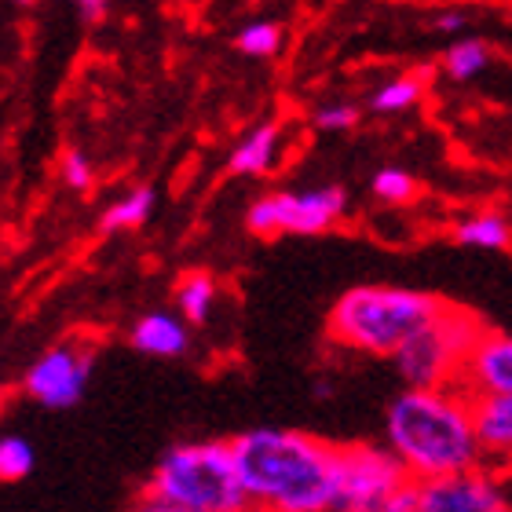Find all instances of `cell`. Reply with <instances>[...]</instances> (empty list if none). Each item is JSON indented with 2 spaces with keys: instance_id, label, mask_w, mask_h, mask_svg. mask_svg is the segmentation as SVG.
<instances>
[{
  "instance_id": "obj_1",
  "label": "cell",
  "mask_w": 512,
  "mask_h": 512,
  "mask_svg": "<svg viewBox=\"0 0 512 512\" xmlns=\"http://www.w3.org/2000/svg\"><path fill=\"white\" fill-rule=\"evenodd\" d=\"M253 512H333L337 447L289 428H253L231 439Z\"/></svg>"
},
{
  "instance_id": "obj_2",
  "label": "cell",
  "mask_w": 512,
  "mask_h": 512,
  "mask_svg": "<svg viewBox=\"0 0 512 512\" xmlns=\"http://www.w3.org/2000/svg\"><path fill=\"white\" fill-rule=\"evenodd\" d=\"M388 447L417 483L472 472L487 458L472 417V399L458 388H406L395 395L388 406Z\"/></svg>"
},
{
  "instance_id": "obj_3",
  "label": "cell",
  "mask_w": 512,
  "mask_h": 512,
  "mask_svg": "<svg viewBox=\"0 0 512 512\" xmlns=\"http://www.w3.org/2000/svg\"><path fill=\"white\" fill-rule=\"evenodd\" d=\"M443 300L399 286H355L330 311V337L344 348L370 355H399L410 337L425 330Z\"/></svg>"
},
{
  "instance_id": "obj_4",
  "label": "cell",
  "mask_w": 512,
  "mask_h": 512,
  "mask_svg": "<svg viewBox=\"0 0 512 512\" xmlns=\"http://www.w3.org/2000/svg\"><path fill=\"white\" fill-rule=\"evenodd\" d=\"M143 494L191 512H253L231 443H180L165 450Z\"/></svg>"
},
{
  "instance_id": "obj_5",
  "label": "cell",
  "mask_w": 512,
  "mask_h": 512,
  "mask_svg": "<svg viewBox=\"0 0 512 512\" xmlns=\"http://www.w3.org/2000/svg\"><path fill=\"white\" fill-rule=\"evenodd\" d=\"M483 326L476 315L461 308H443L425 330L410 337L395 355V366L410 388L417 392H436V388H454L461 377V366L480 344Z\"/></svg>"
},
{
  "instance_id": "obj_6",
  "label": "cell",
  "mask_w": 512,
  "mask_h": 512,
  "mask_svg": "<svg viewBox=\"0 0 512 512\" xmlns=\"http://www.w3.org/2000/svg\"><path fill=\"white\" fill-rule=\"evenodd\" d=\"M410 483L392 450L337 447V505L333 512H384Z\"/></svg>"
},
{
  "instance_id": "obj_7",
  "label": "cell",
  "mask_w": 512,
  "mask_h": 512,
  "mask_svg": "<svg viewBox=\"0 0 512 512\" xmlns=\"http://www.w3.org/2000/svg\"><path fill=\"white\" fill-rule=\"evenodd\" d=\"M348 209L344 187H315L304 194H264L249 209V231L256 235H319Z\"/></svg>"
},
{
  "instance_id": "obj_8",
  "label": "cell",
  "mask_w": 512,
  "mask_h": 512,
  "mask_svg": "<svg viewBox=\"0 0 512 512\" xmlns=\"http://www.w3.org/2000/svg\"><path fill=\"white\" fill-rule=\"evenodd\" d=\"M88 377H92V348L55 344L26 370L22 388L33 403L48 406V410H70L74 403H81Z\"/></svg>"
},
{
  "instance_id": "obj_9",
  "label": "cell",
  "mask_w": 512,
  "mask_h": 512,
  "mask_svg": "<svg viewBox=\"0 0 512 512\" xmlns=\"http://www.w3.org/2000/svg\"><path fill=\"white\" fill-rule=\"evenodd\" d=\"M421 512H512L509 483L487 465L421 483Z\"/></svg>"
},
{
  "instance_id": "obj_10",
  "label": "cell",
  "mask_w": 512,
  "mask_h": 512,
  "mask_svg": "<svg viewBox=\"0 0 512 512\" xmlns=\"http://www.w3.org/2000/svg\"><path fill=\"white\" fill-rule=\"evenodd\" d=\"M465 399L480 403V399H502L512 395V337L509 333L487 330L480 344L461 366V377L454 384Z\"/></svg>"
},
{
  "instance_id": "obj_11",
  "label": "cell",
  "mask_w": 512,
  "mask_h": 512,
  "mask_svg": "<svg viewBox=\"0 0 512 512\" xmlns=\"http://www.w3.org/2000/svg\"><path fill=\"white\" fill-rule=\"evenodd\" d=\"M132 348L158 359H176L191 348V326L172 311H147L132 326Z\"/></svg>"
},
{
  "instance_id": "obj_12",
  "label": "cell",
  "mask_w": 512,
  "mask_h": 512,
  "mask_svg": "<svg viewBox=\"0 0 512 512\" xmlns=\"http://www.w3.org/2000/svg\"><path fill=\"white\" fill-rule=\"evenodd\" d=\"M476 432H480L483 454L487 458H512V395L502 399H480L472 403Z\"/></svg>"
},
{
  "instance_id": "obj_13",
  "label": "cell",
  "mask_w": 512,
  "mask_h": 512,
  "mask_svg": "<svg viewBox=\"0 0 512 512\" xmlns=\"http://www.w3.org/2000/svg\"><path fill=\"white\" fill-rule=\"evenodd\" d=\"M275 158H278V125L275 121H264V125H256L253 132L231 150L227 165H231V172H238V176H260V172H267L275 165Z\"/></svg>"
},
{
  "instance_id": "obj_14",
  "label": "cell",
  "mask_w": 512,
  "mask_h": 512,
  "mask_svg": "<svg viewBox=\"0 0 512 512\" xmlns=\"http://www.w3.org/2000/svg\"><path fill=\"white\" fill-rule=\"evenodd\" d=\"M454 238H458V246H472V249H509L512 227L505 216L480 213V216H465V220L454 227Z\"/></svg>"
},
{
  "instance_id": "obj_15",
  "label": "cell",
  "mask_w": 512,
  "mask_h": 512,
  "mask_svg": "<svg viewBox=\"0 0 512 512\" xmlns=\"http://www.w3.org/2000/svg\"><path fill=\"white\" fill-rule=\"evenodd\" d=\"M213 300H216V282L205 271H194V275H187L176 286V308H180V315L187 322H205L209 319V311H213Z\"/></svg>"
},
{
  "instance_id": "obj_16",
  "label": "cell",
  "mask_w": 512,
  "mask_h": 512,
  "mask_svg": "<svg viewBox=\"0 0 512 512\" xmlns=\"http://www.w3.org/2000/svg\"><path fill=\"white\" fill-rule=\"evenodd\" d=\"M421 96H425V81L417 74H399L388 85L377 88L374 99H370V110L374 114H403V110L417 107Z\"/></svg>"
},
{
  "instance_id": "obj_17",
  "label": "cell",
  "mask_w": 512,
  "mask_h": 512,
  "mask_svg": "<svg viewBox=\"0 0 512 512\" xmlns=\"http://www.w3.org/2000/svg\"><path fill=\"white\" fill-rule=\"evenodd\" d=\"M150 209H154V191L150 187H136L121 202L110 205L107 213H103V220H99V227L103 231H132V227L147 224Z\"/></svg>"
},
{
  "instance_id": "obj_18",
  "label": "cell",
  "mask_w": 512,
  "mask_h": 512,
  "mask_svg": "<svg viewBox=\"0 0 512 512\" xmlns=\"http://www.w3.org/2000/svg\"><path fill=\"white\" fill-rule=\"evenodd\" d=\"M487 59H491V52L483 41H454L443 55V74L450 81H472L487 70Z\"/></svg>"
},
{
  "instance_id": "obj_19",
  "label": "cell",
  "mask_w": 512,
  "mask_h": 512,
  "mask_svg": "<svg viewBox=\"0 0 512 512\" xmlns=\"http://www.w3.org/2000/svg\"><path fill=\"white\" fill-rule=\"evenodd\" d=\"M235 48L253 55V59H271V55H278V48H282V26L271 19L246 22V26L235 33Z\"/></svg>"
},
{
  "instance_id": "obj_20",
  "label": "cell",
  "mask_w": 512,
  "mask_h": 512,
  "mask_svg": "<svg viewBox=\"0 0 512 512\" xmlns=\"http://www.w3.org/2000/svg\"><path fill=\"white\" fill-rule=\"evenodd\" d=\"M33 472V447L22 436H4L0 439V480L15 483L26 480Z\"/></svg>"
},
{
  "instance_id": "obj_21",
  "label": "cell",
  "mask_w": 512,
  "mask_h": 512,
  "mask_svg": "<svg viewBox=\"0 0 512 512\" xmlns=\"http://www.w3.org/2000/svg\"><path fill=\"white\" fill-rule=\"evenodd\" d=\"M370 191H374L381 202H410V198L417 194V183H414L410 172L395 169V165H384V169L374 172Z\"/></svg>"
},
{
  "instance_id": "obj_22",
  "label": "cell",
  "mask_w": 512,
  "mask_h": 512,
  "mask_svg": "<svg viewBox=\"0 0 512 512\" xmlns=\"http://www.w3.org/2000/svg\"><path fill=\"white\" fill-rule=\"evenodd\" d=\"M311 121L322 132H348L359 121V107H352V103H326V107H319L311 114Z\"/></svg>"
},
{
  "instance_id": "obj_23",
  "label": "cell",
  "mask_w": 512,
  "mask_h": 512,
  "mask_svg": "<svg viewBox=\"0 0 512 512\" xmlns=\"http://www.w3.org/2000/svg\"><path fill=\"white\" fill-rule=\"evenodd\" d=\"M63 180L66 187H74V191H88L92 180H96V172L88 165V158L81 150H66L63 154Z\"/></svg>"
},
{
  "instance_id": "obj_24",
  "label": "cell",
  "mask_w": 512,
  "mask_h": 512,
  "mask_svg": "<svg viewBox=\"0 0 512 512\" xmlns=\"http://www.w3.org/2000/svg\"><path fill=\"white\" fill-rule=\"evenodd\" d=\"M128 512H191V509H180V505H172V502H161V498H154V494H139V502L132 505Z\"/></svg>"
},
{
  "instance_id": "obj_25",
  "label": "cell",
  "mask_w": 512,
  "mask_h": 512,
  "mask_svg": "<svg viewBox=\"0 0 512 512\" xmlns=\"http://www.w3.org/2000/svg\"><path fill=\"white\" fill-rule=\"evenodd\" d=\"M77 11H81V19H85V22H103V19H107V4H103V0H81V4H77Z\"/></svg>"
},
{
  "instance_id": "obj_26",
  "label": "cell",
  "mask_w": 512,
  "mask_h": 512,
  "mask_svg": "<svg viewBox=\"0 0 512 512\" xmlns=\"http://www.w3.org/2000/svg\"><path fill=\"white\" fill-rule=\"evenodd\" d=\"M461 26H465V15H458V11H447V15L436 19V30H443V33H454V30H461Z\"/></svg>"
},
{
  "instance_id": "obj_27",
  "label": "cell",
  "mask_w": 512,
  "mask_h": 512,
  "mask_svg": "<svg viewBox=\"0 0 512 512\" xmlns=\"http://www.w3.org/2000/svg\"><path fill=\"white\" fill-rule=\"evenodd\" d=\"M502 465H505V472H502V476H505V483H509V487H512V458H505Z\"/></svg>"
}]
</instances>
